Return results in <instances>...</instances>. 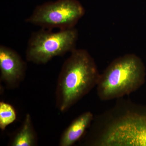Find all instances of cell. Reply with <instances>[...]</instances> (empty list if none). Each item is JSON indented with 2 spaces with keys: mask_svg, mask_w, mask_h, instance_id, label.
I'll return each mask as SVG.
<instances>
[{
  "mask_svg": "<svg viewBox=\"0 0 146 146\" xmlns=\"http://www.w3.org/2000/svg\"><path fill=\"white\" fill-rule=\"evenodd\" d=\"M116 104L94 117L84 145L92 146H146V108L129 100Z\"/></svg>",
  "mask_w": 146,
  "mask_h": 146,
  "instance_id": "1",
  "label": "cell"
},
{
  "mask_svg": "<svg viewBox=\"0 0 146 146\" xmlns=\"http://www.w3.org/2000/svg\"><path fill=\"white\" fill-rule=\"evenodd\" d=\"M9 145L11 146H34L37 145V137L29 114L26 115L22 125L12 136Z\"/></svg>",
  "mask_w": 146,
  "mask_h": 146,
  "instance_id": "8",
  "label": "cell"
},
{
  "mask_svg": "<svg viewBox=\"0 0 146 146\" xmlns=\"http://www.w3.org/2000/svg\"><path fill=\"white\" fill-rule=\"evenodd\" d=\"M15 109L11 105L7 103L0 102V128L4 130L6 127L16 119Z\"/></svg>",
  "mask_w": 146,
  "mask_h": 146,
  "instance_id": "9",
  "label": "cell"
},
{
  "mask_svg": "<svg viewBox=\"0 0 146 146\" xmlns=\"http://www.w3.org/2000/svg\"><path fill=\"white\" fill-rule=\"evenodd\" d=\"M145 68L141 58L128 53L114 59L101 74L97 84L102 101L122 98L132 94L145 82Z\"/></svg>",
  "mask_w": 146,
  "mask_h": 146,
  "instance_id": "3",
  "label": "cell"
},
{
  "mask_svg": "<svg viewBox=\"0 0 146 146\" xmlns=\"http://www.w3.org/2000/svg\"><path fill=\"white\" fill-rule=\"evenodd\" d=\"M94 118L92 112L87 111L75 119L62 133L59 145L72 146L82 138L91 126Z\"/></svg>",
  "mask_w": 146,
  "mask_h": 146,
  "instance_id": "7",
  "label": "cell"
},
{
  "mask_svg": "<svg viewBox=\"0 0 146 146\" xmlns=\"http://www.w3.org/2000/svg\"><path fill=\"white\" fill-rule=\"evenodd\" d=\"M27 64L16 50L0 46L1 80L10 88L18 86L25 78Z\"/></svg>",
  "mask_w": 146,
  "mask_h": 146,
  "instance_id": "6",
  "label": "cell"
},
{
  "mask_svg": "<svg viewBox=\"0 0 146 146\" xmlns=\"http://www.w3.org/2000/svg\"><path fill=\"white\" fill-rule=\"evenodd\" d=\"M85 12L77 0H57L36 7L25 21L42 29H67L74 28Z\"/></svg>",
  "mask_w": 146,
  "mask_h": 146,
  "instance_id": "5",
  "label": "cell"
},
{
  "mask_svg": "<svg viewBox=\"0 0 146 146\" xmlns=\"http://www.w3.org/2000/svg\"><path fill=\"white\" fill-rule=\"evenodd\" d=\"M96 63L87 50L77 49L65 60L58 76L56 106L65 112L97 86L100 75Z\"/></svg>",
  "mask_w": 146,
  "mask_h": 146,
  "instance_id": "2",
  "label": "cell"
},
{
  "mask_svg": "<svg viewBox=\"0 0 146 146\" xmlns=\"http://www.w3.org/2000/svg\"><path fill=\"white\" fill-rule=\"evenodd\" d=\"M78 33L75 28L59 30L42 29L31 34L26 51L27 60L36 64L47 63L56 56L75 49Z\"/></svg>",
  "mask_w": 146,
  "mask_h": 146,
  "instance_id": "4",
  "label": "cell"
}]
</instances>
